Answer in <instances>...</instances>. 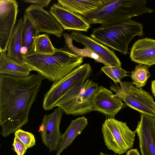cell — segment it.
<instances>
[{
    "label": "cell",
    "instance_id": "cell-20",
    "mask_svg": "<svg viewBox=\"0 0 155 155\" xmlns=\"http://www.w3.org/2000/svg\"><path fill=\"white\" fill-rule=\"evenodd\" d=\"M87 124V120L84 116L72 120L65 132L62 134L61 142L55 155H60L63 150L69 146Z\"/></svg>",
    "mask_w": 155,
    "mask_h": 155
},
{
    "label": "cell",
    "instance_id": "cell-5",
    "mask_svg": "<svg viewBox=\"0 0 155 155\" xmlns=\"http://www.w3.org/2000/svg\"><path fill=\"white\" fill-rule=\"evenodd\" d=\"M98 86L88 79L83 80L65 93L54 107L60 108L67 114L83 115L94 111L93 96Z\"/></svg>",
    "mask_w": 155,
    "mask_h": 155
},
{
    "label": "cell",
    "instance_id": "cell-13",
    "mask_svg": "<svg viewBox=\"0 0 155 155\" xmlns=\"http://www.w3.org/2000/svg\"><path fill=\"white\" fill-rule=\"evenodd\" d=\"M136 131L141 155H155V116L141 114Z\"/></svg>",
    "mask_w": 155,
    "mask_h": 155
},
{
    "label": "cell",
    "instance_id": "cell-12",
    "mask_svg": "<svg viewBox=\"0 0 155 155\" xmlns=\"http://www.w3.org/2000/svg\"><path fill=\"white\" fill-rule=\"evenodd\" d=\"M113 94L110 90L101 85L98 86L92 98L94 111L103 114L108 118H114L125 106L122 100L113 96Z\"/></svg>",
    "mask_w": 155,
    "mask_h": 155
},
{
    "label": "cell",
    "instance_id": "cell-7",
    "mask_svg": "<svg viewBox=\"0 0 155 155\" xmlns=\"http://www.w3.org/2000/svg\"><path fill=\"white\" fill-rule=\"evenodd\" d=\"M120 86L112 84L110 90L115 94L113 96L123 101L125 104L142 114L155 116V102L148 92L135 86L132 82L121 81Z\"/></svg>",
    "mask_w": 155,
    "mask_h": 155
},
{
    "label": "cell",
    "instance_id": "cell-23",
    "mask_svg": "<svg viewBox=\"0 0 155 155\" xmlns=\"http://www.w3.org/2000/svg\"><path fill=\"white\" fill-rule=\"evenodd\" d=\"M150 76L147 66L140 64L137 65L134 70L131 72L132 83L136 87L141 89L145 85Z\"/></svg>",
    "mask_w": 155,
    "mask_h": 155
},
{
    "label": "cell",
    "instance_id": "cell-19",
    "mask_svg": "<svg viewBox=\"0 0 155 155\" xmlns=\"http://www.w3.org/2000/svg\"><path fill=\"white\" fill-rule=\"evenodd\" d=\"M107 0H58L63 7L84 18L97 10Z\"/></svg>",
    "mask_w": 155,
    "mask_h": 155
},
{
    "label": "cell",
    "instance_id": "cell-22",
    "mask_svg": "<svg viewBox=\"0 0 155 155\" xmlns=\"http://www.w3.org/2000/svg\"><path fill=\"white\" fill-rule=\"evenodd\" d=\"M65 38V44L64 48L77 55L83 58L87 57L94 59L96 62L103 64L106 66H110L98 55L87 47L83 49L75 47L73 45V39L70 34L64 33L63 34Z\"/></svg>",
    "mask_w": 155,
    "mask_h": 155
},
{
    "label": "cell",
    "instance_id": "cell-1",
    "mask_svg": "<svg viewBox=\"0 0 155 155\" xmlns=\"http://www.w3.org/2000/svg\"><path fill=\"white\" fill-rule=\"evenodd\" d=\"M45 79L39 74L25 77L0 74V134L6 137L26 124Z\"/></svg>",
    "mask_w": 155,
    "mask_h": 155
},
{
    "label": "cell",
    "instance_id": "cell-9",
    "mask_svg": "<svg viewBox=\"0 0 155 155\" xmlns=\"http://www.w3.org/2000/svg\"><path fill=\"white\" fill-rule=\"evenodd\" d=\"M64 112L60 107L55 108L51 113L44 116L39 127L42 143L50 152L57 151L61 142L60 125Z\"/></svg>",
    "mask_w": 155,
    "mask_h": 155
},
{
    "label": "cell",
    "instance_id": "cell-17",
    "mask_svg": "<svg viewBox=\"0 0 155 155\" xmlns=\"http://www.w3.org/2000/svg\"><path fill=\"white\" fill-rule=\"evenodd\" d=\"M23 19L18 20L9 39L7 55L9 58L19 63L24 64L23 55L21 52L22 47V30Z\"/></svg>",
    "mask_w": 155,
    "mask_h": 155
},
{
    "label": "cell",
    "instance_id": "cell-29",
    "mask_svg": "<svg viewBox=\"0 0 155 155\" xmlns=\"http://www.w3.org/2000/svg\"><path fill=\"white\" fill-rule=\"evenodd\" d=\"M126 153V155H140L137 149H130Z\"/></svg>",
    "mask_w": 155,
    "mask_h": 155
},
{
    "label": "cell",
    "instance_id": "cell-2",
    "mask_svg": "<svg viewBox=\"0 0 155 155\" xmlns=\"http://www.w3.org/2000/svg\"><path fill=\"white\" fill-rule=\"evenodd\" d=\"M25 64L38 72L45 78L55 82L81 65L83 57L66 50L57 48L48 54L34 52L24 56Z\"/></svg>",
    "mask_w": 155,
    "mask_h": 155
},
{
    "label": "cell",
    "instance_id": "cell-18",
    "mask_svg": "<svg viewBox=\"0 0 155 155\" xmlns=\"http://www.w3.org/2000/svg\"><path fill=\"white\" fill-rule=\"evenodd\" d=\"M6 52L0 51V74L14 77H25L30 75L32 68L26 64H23L9 58Z\"/></svg>",
    "mask_w": 155,
    "mask_h": 155
},
{
    "label": "cell",
    "instance_id": "cell-15",
    "mask_svg": "<svg viewBox=\"0 0 155 155\" xmlns=\"http://www.w3.org/2000/svg\"><path fill=\"white\" fill-rule=\"evenodd\" d=\"M70 34L73 40L88 48L110 66L121 67L119 59L114 52L107 47L79 31H74Z\"/></svg>",
    "mask_w": 155,
    "mask_h": 155
},
{
    "label": "cell",
    "instance_id": "cell-4",
    "mask_svg": "<svg viewBox=\"0 0 155 155\" xmlns=\"http://www.w3.org/2000/svg\"><path fill=\"white\" fill-rule=\"evenodd\" d=\"M143 35L142 25L130 20L101 25L93 29L90 37L100 44L126 55L128 45L133 38Z\"/></svg>",
    "mask_w": 155,
    "mask_h": 155
},
{
    "label": "cell",
    "instance_id": "cell-14",
    "mask_svg": "<svg viewBox=\"0 0 155 155\" xmlns=\"http://www.w3.org/2000/svg\"><path fill=\"white\" fill-rule=\"evenodd\" d=\"M64 30L87 32L90 25L82 16L67 9L59 4H53L50 11Z\"/></svg>",
    "mask_w": 155,
    "mask_h": 155
},
{
    "label": "cell",
    "instance_id": "cell-27",
    "mask_svg": "<svg viewBox=\"0 0 155 155\" xmlns=\"http://www.w3.org/2000/svg\"><path fill=\"white\" fill-rule=\"evenodd\" d=\"M12 145L17 155H24L28 149L18 138L15 137Z\"/></svg>",
    "mask_w": 155,
    "mask_h": 155
},
{
    "label": "cell",
    "instance_id": "cell-28",
    "mask_svg": "<svg viewBox=\"0 0 155 155\" xmlns=\"http://www.w3.org/2000/svg\"><path fill=\"white\" fill-rule=\"evenodd\" d=\"M22 1L27 3H33L37 5L40 7L43 8L47 7L49 4L51 0H23Z\"/></svg>",
    "mask_w": 155,
    "mask_h": 155
},
{
    "label": "cell",
    "instance_id": "cell-24",
    "mask_svg": "<svg viewBox=\"0 0 155 155\" xmlns=\"http://www.w3.org/2000/svg\"><path fill=\"white\" fill-rule=\"evenodd\" d=\"M34 52L48 54L54 52L57 48L53 45L48 34L39 35L35 39Z\"/></svg>",
    "mask_w": 155,
    "mask_h": 155
},
{
    "label": "cell",
    "instance_id": "cell-16",
    "mask_svg": "<svg viewBox=\"0 0 155 155\" xmlns=\"http://www.w3.org/2000/svg\"><path fill=\"white\" fill-rule=\"evenodd\" d=\"M130 57L133 61L151 66L155 64V40L146 38L139 39L134 44Z\"/></svg>",
    "mask_w": 155,
    "mask_h": 155
},
{
    "label": "cell",
    "instance_id": "cell-21",
    "mask_svg": "<svg viewBox=\"0 0 155 155\" xmlns=\"http://www.w3.org/2000/svg\"><path fill=\"white\" fill-rule=\"evenodd\" d=\"M23 19L22 30V47L27 50L26 55H27L34 52L35 39L40 35V32L25 12Z\"/></svg>",
    "mask_w": 155,
    "mask_h": 155
},
{
    "label": "cell",
    "instance_id": "cell-11",
    "mask_svg": "<svg viewBox=\"0 0 155 155\" xmlns=\"http://www.w3.org/2000/svg\"><path fill=\"white\" fill-rule=\"evenodd\" d=\"M18 5L15 0H0V51L6 52L16 23Z\"/></svg>",
    "mask_w": 155,
    "mask_h": 155
},
{
    "label": "cell",
    "instance_id": "cell-25",
    "mask_svg": "<svg viewBox=\"0 0 155 155\" xmlns=\"http://www.w3.org/2000/svg\"><path fill=\"white\" fill-rule=\"evenodd\" d=\"M101 70L117 84L123 78L128 76V72L118 66H104Z\"/></svg>",
    "mask_w": 155,
    "mask_h": 155
},
{
    "label": "cell",
    "instance_id": "cell-8",
    "mask_svg": "<svg viewBox=\"0 0 155 155\" xmlns=\"http://www.w3.org/2000/svg\"><path fill=\"white\" fill-rule=\"evenodd\" d=\"M91 71L90 64H85L76 68L61 79L54 82L45 95L43 108L48 110L54 107L58 100L65 93L81 81L87 80Z\"/></svg>",
    "mask_w": 155,
    "mask_h": 155
},
{
    "label": "cell",
    "instance_id": "cell-6",
    "mask_svg": "<svg viewBox=\"0 0 155 155\" xmlns=\"http://www.w3.org/2000/svg\"><path fill=\"white\" fill-rule=\"evenodd\" d=\"M102 132L107 149L116 154H123L133 146L136 130L132 131L126 123L108 118L102 124Z\"/></svg>",
    "mask_w": 155,
    "mask_h": 155
},
{
    "label": "cell",
    "instance_id": "cell-31",
    "mask_svg": "<svg viewBox=\"0 0 155 155\" xmlns=\"http://www.w3.org/2000/svg\"><path fill=\"white\" fill-rule=\"evenodd\" d=\"M100 155H116V154H107L101 152L100 153Z\"/></svg>",
    "mask_w": 155,
    "mask_h": 155
},
{
    "label": "cell",
    "instance_id": "cell-30",
    "mask_svg": "<svg viewBox=\"0 0 155 155\" xmlns=\"http://www.w3.org/2000/svg\"><path fill=\"white\" fill-rule=\"evenodd\" d=\"M151 90L153 95L155 97V80L151 82Z\"/></svg>",
    "mask_w": 155,
    "mask_h": 155
},
{
    "label": "cell",
    "instance_id": "cell-10",
    "mask_svg": "<svg viewBox=\"0 0 155 155\" xmlns=\"http://www.w3.org/2000/svg\"><path fill=\"white\" fill-rule=\"evenodd\" d=\"M38 29L40 32H44L55 35L60 38L64 29L55 17L50 11H48L37 5H31L25 11Z\"/></svg>",
    "mask_w": 155,
    "mask_h": 155
},
{
    "label": "cell",
    "instance_id": "cell-32",
    "mask_svg": "<svg viewBox=\"0 0 155 155\" xmlns=\"http://www.w3.org/2000/svg\"><path fill=\"white\" fill-rule=\"evenodd\" d=\"M154 104H155V103H154Z\"/></svg>",
    "mask_w": 155,
    "mask_h": 155
},
{
    "label": "cell",
    "instance_id": "cell-3",
    "mask_svg": "<svg viewBox=\"0 0 155 155\" xmlns=\"http://www.w3.org/2000/svg\"><path fill=\"white\" fill-rule=\"evenodd\" d=\"M144 0H107L97 10L84 18L89 24L118 23L153 10L146 6Z\"/></svg>",
    "mask_w": 155,
    "mask_h": 155
},
{
    "label": "cell",
    "instance_id": "cell-26",
    "mask_svg": "<svg viewBox=\"0 0 155 155\" xmlns=\"http://www.w3.org/2000/svg\"><path fill=\"white\" fill-rule=\"evenodd\" d=\"M15 136L18 138L27 148L31 147L35 145V136L31 133L20 129L15 132Z\"/></svg>",
    "mask_w": 155,
    "mask_h": 155
}]
</instances>
